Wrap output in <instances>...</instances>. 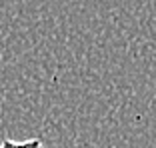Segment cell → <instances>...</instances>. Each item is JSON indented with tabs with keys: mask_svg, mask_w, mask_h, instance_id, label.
<instances>
[{
	"mask_svg": "<svg viewBox=\"0 0 156 148\" xmlns=\"http://www.w3.org/2000/svg\"><path fill=\"white\" fill-rule=\"evenodd\" d=\"M0 148H44V140L42 138H28V140H12V138H4Z\"/></svg>",
	"mask_w": 156,
	"mask_h": 148,
	"instance_id": "obj_1",
	"label": "cell"
}]
</instances>
